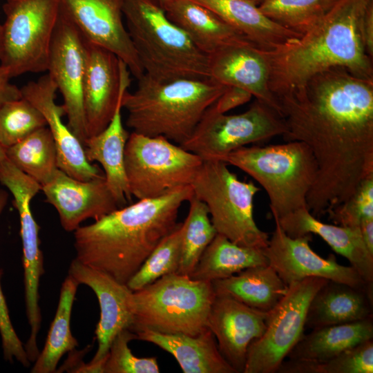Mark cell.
<instances>
[{"label":"cell","instance_id":"6da1fadb","mask_svg":"<svg viewBox=\"0 0 373 373\" xmlns=\"http://www.w3.org/2000/svg\"><path fill=\"white\" fill-rule=\"evenodd\" d=\"M277 99L287 127L284 140L305 143L316 160L307 207L320 218L373 175V79L334 67Z\"/></svg>","mask_w":373,"mask_h":373},{"label":"cell","instance_id":"7a4b0ae2","mask_svg":"<svg viewBox=\"0 0 373 373\" xmlns=\"http://www.w3.org/2000/svg\"><path fill=\"white\" fill-rule=\"evenodd\" d=\"M193 195L187 186L162 196L138 200L74 231L78 261L127 284L177 226L180 207Z\"/></svg>","mask_w":373,"mask_h":373},{"label":"cell","instance_id":"3957f363","mask_svg":"<svg viewBox=\"0 0 373 373\" xmlns=\"http://www.w3.org/2000/svg\"><path fill=\"white\" fill-rule=\"evenodd\" d=\"M372 4L373 0H337L307 32L277 50L267 51L269 88L274 95L334 67L373 79V58L366 52L361 32L363 18Z\"/></svg>","mask_w":373,"mask_h":373},{"label":"cell","instance_id":"277c9868","mask_svg":"<svg viewBox=\"0 0 373 373\" xmlns=\"http://www.w3.org/2000/svg\"><path fill=\"white\" fill-rule=\"evenodd\" d=\"M122 99L132 132L162 136L181 145L192 135L204 112L227 88L211 78L155 80L146 74Z\"/></svg>","mask_w":373,"mask_h":373},{"label":"cell","instance_id":"5b68a950","mask_svg":"<svg viewBox=\"0 0 373 373\" xmlns=\"http://www.w3.org/2000/svg\"><path fill=\"white\" fill-rule=\"evenodd\" d=\"M126 29L144 74L158 81L205 79L209 57L154 0H124Z\"/></svg>","mask_w":373,"mask_h":373},{"label":"cell","instance_id":"8992f818","mask_svg":"<svg viewBox=\"0 0 373 373\" xmlns=\"http://www.w3.org/2000/svg\"><path fill=\"white\" fill-rule=\"evenodd\" d=\"M222 161L252 177L265 190L274 218L307 207L317 164L312 151L298 141L236 149Z\"/></svg>","mask_w":373,"mask_h":373},{"label":"cell","instance_id":"52a82bcc","mask_svg":"<svg viewBox=\"0 0 373 373\" xmlns=\"http://www.w3.org/2000/svg\"><path fill=\"white\" fill-rule=\"evenodd\" d=\"M215 296L211 282L178 273L165 275L133 291L129 330L195 336L207 327Z\"/></svg>","mask_w":373,"mask_h":373},{"label":"cell","instance_id":"ba28073f","mask_svg":"<svg viewBox=\"0 0 373 373\" xmlns=\"http://www.w3.org/2000/svg\"><path fill=\"white\" fill-rule=\"evenodd\" d=\"M193 195L203 202L217 231L241 246L264 249L269 236L254 217V201L260 191L244 182L222 160H204L191 184Z\"/></svg>","mask_w":373,"mask_h":373},{"label":"cell","instance_id":"9c48e42d","mask_svg":"<svg viewBox=\"0 0 373 373\" xmlns=\"http://www.w3.org/2000/svg\"><path fill=\"white\" fill-rule=\"evenodd\" d=\"M202 163L200 156L162 136L131 132L124 150L129 191L137 200L158 198L191 186Z\"/></svg>","mask_w":373,"mask_h":373},{"label":"cell","instance_id":"30bf717a","mask_svg":"<svg viewBox=\"0 0 373 373\" xmlns=\"http://www.w3.org/2000/svg\"><path fill=\"white\" fill-rule=\"evenodd\" d=\"M0 64L11 78L47 71L60 0H6Z\"/></svg>","mask_w":373,"mask_h":373},{"label":"cell","instance_id":"8fae6325","mask_svg":"<svg viewBox=\"0 0 373 373\" xmlns=\"http://www.w3.org/2000/svg\"><path fill=\"white\" fill-rule=\"evenodd\" d=\"M286 131L281 115L256 99L248 110L236 115L219 113L211 105L191 137L180 146L203 161L222 160L236 149L283 136Z\"/></svg>","mask_w":373,"mask_h":373},{"label":"cell","instance_id":"7c38bea8","mask_svg":"<svg viewBox=\"0 0 373 373\" xmlns=\"http://www.w3.org/2000/svg\"><path fill=\"white\" fill-rule=\"evenodd\" d=\"M328 280L309 277L288 285L269 312L263 334L248 347L243 373H275L304 334L307 309L317 291Z\"/></svg>","mask_w":373,"mask_h":373},{"label":"cell","instance_id":"4fadbf2b","mask_svg":"<svg viewBox=\"0 0 373 373\" xmlns=\"http://www.w3.org/2000/svg\"><path fill=\"white\" fill-rule=\"evenodd\" d=\"M86 65V40L60 10L50 45L47 71L62 95L67 126L83 146L88 137L83 106Z\"/></svg>","mask_w":373,"mask_h":373},{"label":"cell","instance_id":"5bb4252c","mask_svg":"<svg viewBox=\"0 0 373 373\" xmlns=\"http://www.w3.org/2000/svg\"><path fill=\"white\" fill-rule=\"evenodd\" d=\"M13 197L12 204L20 218V234L23 247L24 287L26 314L30 327V337L25 345L28 358L35 361L39 354L37 336L41 316L39 307V283L44 272L43 254L39 248V226L30 208L32 199L41 191V185L29 176L18 173L10 176L5 183Z\"/></svg>","mask_w":373,"mask_h":373},{"label":"cell","instance_id":"9a60e30c","mask_svg":"<svg viewBox=\"0 0 373 373\" xmlns=\"http://www.w3.org/2000/svg\"><path fill=\"white\" fill-rule=\"evenodd\" d=\"M274 220L275 228L263 252L269 265L287 286L319 277L356 287H372L373 283L365 282L354 267L337 262L334 255L325 258L314 252L309 245L312 234L292 238Z\"/></svg>","mask_w":373,"mask_h":373},{"label":"cell","instance_id":"2e32d148","mask_svg":"<svg viewBox=\"0 0 373 373\" xmlns=\"http://www.w3.org/2000/svg\"><path fill=\"white\" fill-rule=\"evenodd\" d=\"M68 275L79 284L86 285L93 289L100 307V318L95 329L97 350L90 363L82 365L76 372L102 373L103 365L113 339L121 331L129 329L132 325L133 291L126 284L75 258L70 263Z\"/></svg>","mask_w":373,"mask_h":373},{"label":"cell","instance_id":"e0dca14e","mask_svg":"<svg viewBox=\"0 0 373 373\" xmlns=\"http://www.w3.org/2000/svg\"><path fill=\"white\" fill-rule=\"evenodd\" d=\"M124 0H60L84 39L114 53L138 79L144 73L123 21Z\"/></svg>","mask_w":373,"mask_h":373},{"label":"cell","instance_id":"ac0fdd59","mask_svg":"<svg viewBox=\"0 0 373 373\" xmlns=\"http://www.w3.org/2000/svg\"><path fill=\"white\" fill-rule=\"evenodd\" d=\"M86 45L83 106L88 137L107 126L121 94L130 86L131 73L125 63L112 52L87 41Z\"/></svg>","mask_w":373,"mask_h":373},{"label":"cell","instance_id":"d6986e66","mask_svg":"<svg viewBox=\"0 0 373 373\" xmlns=\"http://www.w3.org/2000/svg\"><path fill=\"white\" fill-rule=\"evenodd\" d=\"M21 91L22 97L35 106L46 122L56 145L58 168L83 181L104 176L97 166L87 160L83 144L64 123L66 111L63 105L55 102L57 87L50 76L47 73L28 82Z\"/></svg>","mask_w":373,"mask_h":373},{"label":"cell","instance_id":"ffe728a7","mask_svg":"<svg viewBox=\"0 0 373 373\" xmlns=\"http://www.w3.org/2000/svg\"><path fill=\"white\" fill-rule=\"evenodd\" d=\"M269 314L231 297L215 296L207 327L215 336L220 353L236 373L244 372L248 347L263 334Z\"/></svg>","mask_w":373,"mask_h":373},{"label":"cell","instance_id":"44dd1931","mask_svg":"<svg viewBox=\"0 0 373 373\" xmlns=\"http://www.w3.org/2000/svg\"><path fill=\"white\" fill-rule=\"evenodd\" d=\"M41 190L66 231H74L84 220H99L118 208L104 176L83 181L58 169Z\"/></svg>","mask_w":373,"mask_h":373},{"label":"cell","instance_id":"7402d4cb","mask_svg":"<svg viewBox=\"0 0 373 373\" xmlns=\"http://www.w3.org/2000/svg\"><path fill=\"white\" fill-rule=\"evenodd\" d=\"M208 57L211 79L248 91L280 115L278 100L269 88L267 51L247 41L224 46Z\"/></svg>","mask_w":373,"mask_h":373},{"label":"cell","instance_id":"603a6c76","mask_svg":"<svg viewBox=\"0 0 373 373\" xmlns=\"http://www.w3.org/2000/svg\"><path fill=\"white\" fill-rule=\"evenodd\" d=\"M274 219L292 238L312 233L320 236L334 251L350 262L365 282L373 283V255L364 244L359 227L324 223L307 207Z\"/></svg>","mask_w":373,"mask_h":373},{"label":"cell","instance_id":"cb8c5ba5","mask_svg":"<svg viewBox=\"0 0 373 373\" xmlns=\"http://www.w3.org/2000/svg\"><path fill=\"white\" fill-rule=\"evenodd\" d=\"M372 290L373 286L356 287L327 280L310 302L305 327L313 329L373 317Z\"/></svg>","mask_w":373,"mask_h":373},{"label":"cell","instance_id":"d4e9b609","mask_svg":"<svg viewBox=\"0 0 373 373\" xmlns=\"http://www.w3.org/2000/svg\"><path fill=\"white\" fill-rule=\"evenodd\" d=\"M127 90L121 94L107 126L97 135L88 137L84 144L87 160L102 165L106 184L118 208L132 201L124 169V150L130 133L125 129L122 118V99Z\"/></svg>","mask_w":373,"mask_h":373},{"label":"cell","instance_id":"484cf974","mask_svg":"<svg viewBox=\"0 0 373 373\" xmlns=\"http://www.w3.org/2000/svg\"><path fill=\"white\" fill-rule=\"evenodd\" d=\"M135 334V339L155 344L173 355L184 373H236L220 353L208 327L195 336L151 330Z\"/></svg>","mask_w":373,"mask_h":373},{"label":"cell","instance_id":"4316f807","mask_svg":"<svg viewBox=\"0 0 373 373\" xmlns=\"http://www.w3.org/2000/svg\"><path fill=\"white\" fill-rule=\"evenodd\" d=\"M209 8L224 21L265 51H273L300 36L265 15L251 0H192Z\"/></svg>","mask_w":373,"mask_h":373},{"label":"cell","instance_id":"83f0119b","mask_svg":"<svg viewBox=\"0 0 373 373\" xmlns=\"http://www.w3.org/2000/svg\"><path fill=\"white\" fill-rule=\"evenodd\" d=\"M162 8L169 19L207 55L228 45L249 41L213 11L194 1L177 0Z\"/></svg>","mask_w":373,"mask_h":373},{"label":"cell","instance_id":"f1b7e54d","mask_svg":"<svg viewBox=\"0 0 373 373\" xmlns=\"http://www.w3.org/2000/svg\"><path fill=\"white\" fill-rule=\"evenodd\" d=\"M211 283L216 295L231 297L264 312H270L288 288L269 265L249 267Z\"/></svg>","mask_w":373,"mask_h":373},{"label":"cell","instance_id":"f546056e","mask_svg":"<svg viewBox=\"0 0 373 373\" xmlns=\"http://www.w3.org/2000/svg\"><path fill=\"white\" fill-rule=\"evenodd\" d=\"M372 338V317L316 328L302 336L287 358L289 360L323 362Z\"/></svg>","mask_w":373,"mask_h":373},{"label":"cell","instance_id":"4dcf8cb0","mask_svg":"<svg viewBox=\"0 0 373 373\" xmlns=\"http://www.w3.org/2000/svg\"><path fill=\"white\" fill-rule=\"evenodd\" d=\"M268 265L263 249L241 246L217 233L189 276L213 282L249 267Z\"/></svg>","mask_w":373,"mask_h":373},{"label":"cell","instance_id":"1f68e13d","mask_svg":"<svg viewBox=\"0 0 373 373\" xmlns=\"http://www.w3.org/2000/svg\"><path fill=\"white\" fill-rule=\"evenodd\" d=\"M79 283L68 275L62 283L59 303L44 349L35 360L32 373H52L61 356L74 350L77 340L70 330V316Z\"/></svg>","mask_w":373,"mask_h":373},{"label":"cell","instance_id":"d6a6232c","mask_svg":"<svg viewBox=\"0 0 373 373\" xmlns=\"http://www.w3.org/2000/svg\"><path fill=\"white\" fill-rule=\"evenodd\" d=\"M6 157L41 186L47 183L59 169L56 145L46 126L37 129L7 148Z\"/></svg>","mask_w":373,"mask_h":373},{"label":"cell","instance_id":"836d02e7","mask_svg":"<svg viewBox=\"0 0 373 373\" xmlns=\"http://www.w3.org/2000/svg\"><path fill=\"white\" fill-rule=\"evenodd\" d=\"M182 222V254L178 274L189 276L217 234L206 204L194 195Z\"/></svg>","mask_w":373,"mask_h":373},{"label":"cell","instance_id":"e575fe53","mask_svg":"<svg viewBox=\"0 0 373 373\" xmlns=\"http://www.w3.org/2000/svg\"><path fill=\"white\" fill-rule=\"evenodd\" d=\"M337 0H265L258 8L267 17L298 34L310 30Z\"/></svg>","mask_w":373,"mask_h":373},{"label":"cell","instance_id":"d590c367","mask_svg":"<svg viewBox=\"0 0 373 373\" xmlns=\"http://www.w3.org/2000/svg\"><path fill=\"white\" fill-rule=\"evenodd\" d=\"M182 229V222H178L151 253L126 284L133 291L165 275L178 272L181 260Z\"/></svg>","mask_w":373,"mask_h":373},{"label":"cell","instance_id":"8d00e7d4","mask_svg":"<svg viewBox=\"0 0 373 373\" xmlns=\"http://www.w3.org/2000/svg\"><path fill=\"white\" fill-rule=\"evenodd\" d=\"M288 369L291 373H372L373 341L361 343L323 362L291 361Z\"/></svg>","mask_w":373,"mask_h":373},{"label":"cell","instance_id":"74e56055","mask_svg":"<svg viewBox=\"0 0 373 373\" xmlns=\"http://www.w3.org/2000/svg\"><path fill=\"white\" fill-rule=\"evenodd\" d=\"M44 126L46 122L43 115L23 97L0 108V144L6 149Z\"/></svg>","mask_w":373,"mask_h":373},{"label":"cell","instance_id":"f35d334b","mask_svg":"<svg viewBox=\"0 0 373 373\" xmlns=\"http://www.w3.org/2000/svg\"><path fill=\"white\" fill-rule=\"evenodd\" d=\"M135 339V334L128 329L121 331L113 339L102 373H158L160 368L155 357L135 356L128 347V342Z\"/></svg>","mask_w":373,"mask_h":373},{"label":"cell","instance_id":"ab89813d","mask_svg":"<svg viewBox=\"0 0 373 373\" xmlns=\"http://www.w3.org/2000/svg\"><path fill=\"white\" fill-rule=\"evenodd\" d=\"M337 225L359 227L366 220L373 219V175L363 180L354 192L327 213Z\"/></svg>","mask_w":373,"mask_h":373},{"label":"cell","instance_id":"60d3db41","mask_svg":"<svg viewBox=\"0 0 373 373\" xmlns=\"http://www.w3.org/2000/svg\"><path fill=\"white\" fill-rule=\"evenodd\" d=\"M1 273L0 271V278ZM0 333L2 339L3 355L12 361L15 358L23 366L28 367L30 361L25 347L17 335L11 323L6 300L0 283Z\"/></svg>","mask_w":373,"mask_h":373},{"label":"cell","instance_id":"b9f144b4","mask_svg":"<svg viewBox=\"0 0 373 373\" xmlns=\"http://www.w3.org/2000/svg\"><path fill=\"white\" fill-rule=\"evenodd\" d=\"M251 97L252 95L250 93L241 88L229 86L213 104V106L218 112L226 113L230 110L248 102Z\"/></svg>","mask_w":373,"mask_h":373},{"label":"cell","instance_id":"7bdbcfd3","mask_svg":"<svg viewBox=\"0 0 373 373\" xmlns=\"http://www.w3.org/2000/svg\"><path fill=\"white\" fill-rule=\"evenodd\" d=\"M8 71L0 64V108L6 103L22 97L21 88L10 82Z\"/></svg>","mask_w":373,"mask_h":373},{"label":"cell","instance_id":"ee69618b","mask_svg":"<svg viewBox=\"0 0 373 373\" xmlns=\"http://www.w3.org/2000/svg\"><path fill=\"white\" fill-rule=\"evenodd\" d=\"M361 32L366 52L373 58V4L368 8L363 18Z\"/></svg>","mask_w":373,"mask_h":373},{"label":"cell","instance_id":"f6af8a7d","mask_svg":"<svg viewBox=\"0 0 373 373\" xmlns=\"http://www.w3.org/2000/svg\"><path fill=\"white\" fill-rule=\"evenodd\" d=\"M359 229L364 244L370 253L373 255V219L363 221Z\"/></svg>","mask_w":373,"mask_h":373},{"label":"cell","instance_id":"bcb514c9","mask_svg":"<svg viewBox=\"0 0 373 373\" xmlns=\"http://www.w3.org/2000/svg\"><path fill=\"white\" fill-rule=\"evenodd\" d=\"M8 200V193L2 189H0V214L3 210Z\"/></svg>","mask_w":373,"mask_h":373},{"label":"cell","instance_id":"7dc6e473","mask_svg":"<svg viewBox=\"0 0 373 373\" xmlns=\"http://www.w3.org/2000/svg\"><path fill=\"white\" fill-rule=\"evenodd\" d=\"M6 158V149L0 144V161Z\"/></svg>","mask_w":373,"mask_h":373},{"label":"cell","instance_id":"c3c4849f","mask_svg":"<svg viewBox=\"0 0 373 373\" xmlns=\"http://www.w3.org/2000/svg\"><path fill=\"white\" fill-rule=\"evenodd\" d=\"M154 1H155L162 8L166 4H168L169 3H171L177 0H154Z\"/></svg>","mask_w":373,"mask_h":373},{"label":"cell","instance_id":"681fc988","mask_svg":"<svg viewBox=\"0 0 373 373\" xmlns=\"http://www.w3.org/2000/svg\"><path fill=\"white\" fill-rule=\"evenodd\" d=\"M2 50V24L0 23V57Z\"/></svg>","mask_w":373,"mask_h":373},{"label":"cell","instance_id":"f907efd6","mask_svg":"<svg viewBox=\"0 0 373 373\" xmlns=\"http://www.w3.org/2000/svg\"><path fill=\"white\" fill-rule=\"evenodd\" d=\"M254 3H255L256 5H260L262 1H264L265 0H251Z\"/></svg>","mask_w":373,"mask_h":373}]
</instances>
